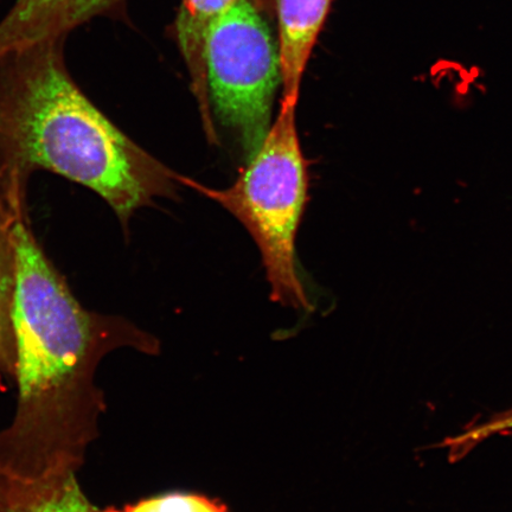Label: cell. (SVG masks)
Segmentation results:
<instances>
[{
    "instance_id": "obj_1",
    "label": "cell",
    "mask_w": 512,
    "mask_h": 512,
    "mask_svg": "<svg viewBox=\"0 0 512 512\" xmlns=\"http://www.w3.org/2000/svg\"><path fill=\"white\" fill-rule=\"evenodd\" d=\"M64 43L0 59V189L27 194L34 172H51L94 191L127 229L137 210L177 197L181 175L88 99L69 73Z\"/></svg>"
},
{
    "instance_id": "obj_2",
    "label": "cell",
    "mask_w": 512,
    "mask_h": 512,
    "mask_svg": "<svg viewBox=\"0 0 512 512\" xmlns=\"http://www.w3.org/2000/svg\"><path fill=\"white\" fill-rule=\"evenodd\" d=\"M12 233L16 251L12 322L19 384L15 431L23 439L62 418L86 374L92 351L123 324L83 309L38 243L27 209L17 215Z\"/></svg>"
},
{
    "instance_id": "obj_3",
    "label": "cell",
    "mask_w": 512,
    "mask_h": 512,
    "mask_svg": "<svg viewBox=\"0 0 512 512\" xmlns=\"http://www.w3.org/2000/svg\"><path fill=\"white\" fill-rule=\"evenodd\" d=\"M296 113L297 106L281 102L264 142L227 189L208 188L182 175L181 184L219 203L251 234L260 249L275 302L309 309L296 253L309 187Z\"/></svg>"
},
{
    "instance_id": "obj_4",
    "label": "cell",
    "mask_w": 512,
    "mask_h": 512,
    "mask_svg": "<svg viewBox=\"0 0 512 512\" xmlns=\"http://www.w3.org/2000/svg\"><path fill=\"white\" fill-rule=\"evenodd\" d=\"M203 61L211 113L249 160L270 131L283 85L278 37L258 0H234L211 21Z\"/></svg>"
},
{
    "instance_id": "obj_5",
    "label": "cell",
    "mask_w": 512,
    "mask_h": 512,
    "mask_svg": "<svg viewBox=\"0 0 512 512\" xmlns=\"http://www.w3.org/2000/svg\"><path fill=\"white\" fill-rule=\"evenodd\" d=\"M124 0H16L0 21V59L34 44L67 40L96 17L114 14Z\"/></svg>"
},
{
    "instance_id": "obj_6",
    "label": "cell",
    "mask_w": 512,
    "mask_h": 512,
    "mask_svg": "<svg viewBox=\"0 0 512 512\" xmlns=\"http://www.w3.org/2000/svg\"><path fill=\"white\" fill-rule=\"evenodd\" d=\"M334 0H275L284 104L298 106L307 63Z\"/></svg>"
},
{
    "instance_id": "obj_7",
    "label": "cell",
    "mask_w": 512,
    "mask_h": 512,
    "mask_svg": "<svg viewBox=\"0 0 512 512\" xmlns=\"http://www.w3.org/2000/svg\"><path fill=\"white\" fill-rule=\"evenodd\" d=\"M234 0H182L176 21L179 49L189 69L192 92L196 95L204 126L213 123L204 69V37L213 19Z\"/></svg>"
},
{
    "instance_id": "obj_8",
    "label": "cell",
    "mask_w": 512,
    "mask_h": 512,
    "mask_svg": "<svg viewBox=\"0 0 512 512\" xmlns=\"http://www.w3.org/2000/svg\"><path fill=\"white\" fill-rule=\"evenodd\" d=\"M27 209V195L0 189V357L15 351L14 299L16 290V251L12 226Z\"/></svg>"
},
{
    "instance_id": "obj_9",
    "label": "cell",
    "mask_w": 512,
    "mask_h": 512,
    "mask_svg": "<svg viewBox=\"0 0 512 512\" xmlns=\"http://www.w3.org/2000/svg\"><path fill=\"white\" fill-rule=\"evenodd\" d=\"M48 477L21 503L12 504L6 512H99L87 501L72 473Z\"/></svg>"
},
{
    "instance_id": "obj_10",
    "label": "cell",
    "mask_w": 512,
    "mask_h": 512,
    "mask_svg": "<svg viewBox=\"0 0 512 512\" xmlns=\"http://www.w3.org/2000/svg\"><path fill=\"white\" fill-rule=\"evenodd\" d=\"M510 431H512V408L491 416L484 422L465 428L456 437L448 438L445 446L450 450L451 456L457 458L464 456L466 452L484 443L485 440Z\"/></svg>"
},
{
    "instance_id": "obj_11",
    "label": "cell",
    "mask_w": 512,
    "mask_h": 512,
    "mask_svg": "<svg viewBox=\"0 0 512 512\" xmlns=\"http://www.w3.org/2000/svg\"><path fill=\"white\" fill-rule=\"evenodd\" d=\"M105 512H227L221 505L195 495H166L146 499L123 510L110 509Z\"/></svg>"
}]
</instances>
